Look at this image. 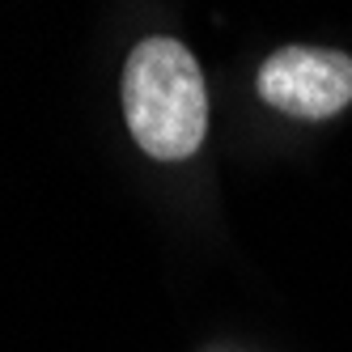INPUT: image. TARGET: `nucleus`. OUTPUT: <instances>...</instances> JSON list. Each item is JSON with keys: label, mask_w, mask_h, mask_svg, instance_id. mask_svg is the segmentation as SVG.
<instances>
[{"label": "nucleus", "mask_w": 352, "mask_h": 352, "mask_svg": "<svg viewBox=\"0 0 352 352\" xmlns=\"http://www.w3.org/2000/svg\"><path fill=\"white\" fill-rule=\"evenodd\" d=\"M123 115L132 140L157 162H187L208 132V89L179 38H144L123 68Z\"/></svg>", "instance_id": "obj_1"}, {"label": "nucleus", "mask_w": 352, "mask_h": 352, "mask_svg": "<svg viewBox=\"0 0 352 352\" xmlns=\"http://www.w3.org/2000/svg\"><path fill=\"white\" fill-rule=\"evenodd\" d=\"M259 98L297 119H331L352 102V56L327 47H280L259 68Z\"/></svg>", "instance_id": "obj_2"}]
</instances>
